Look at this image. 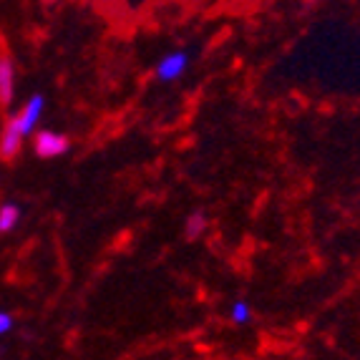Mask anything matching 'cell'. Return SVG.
<instances>
[{"mask_svg":"<svg viewBox=\"0 0 360 360\" xmlns=\"http://www.w3.org/2000/svg\"><path fill=\"white\" fill-rule=\"evenodd\" d=\"M20 222V207L15 202H6L0 207V232H13Z\"/></svg>","mask_w":360,"mask_h":360,"instance_id":"6","label":"cell"},{"mask_svg":"<svg viewBox=\"0 0 360 360\" xmlns=\"http://www.w3.org/2000/svg\"><path fill=\"white\" fill-rule=\"evenodd\" d=\"M43 111H46V96H43V94H33V96L23 103V108H20L18 114L11 116V121L18 127V131L23 134V136H30V134L36 131L38 121L43 119Z\"/></svg>","mask_w":360,"mask_h":360,"instance_id":"1","label":"cell"},{"mask_svg":"<svg viewBox=\"0 0 360 360\" xmlns=\"http://www.w3.org/2000/svg\"><path fill=\"white\" fill-rule=\"evenodd\" d=\"M15 98V63L11 56L0 53V106H11Z\"/></svg>","mask_w":360,"mask_h":360,"instance_id":"4","label":"cell"},{"mask_svg":"<svg viewBox=\"0 0 360 360\" xmlns=\"http://www.w3.org/2000/svg\"><path fill=\"white\" fill-rule=\"evenodd\" d=\"M13 328H15V320H13V315H11V312H6V310H0V338L8 335Z\"/></svg>","mask_w":360,"mask_h":360,"instance_id":"8","label":"cell"},{"mask_svg":"<svg viewBox=\"0 0 360 360\" xmlns=\"http://www.w3.org/2000/svg\"><path fill=\"white\" fill-rule=\"evenodd\" d=\"M43 3H49V6H53V3H58V0H43Z\"/></svg>","mask_w":360,"mask_h":360,"instance_id":"9","label":"cell"},{"mask_svg":"<svg viewBox=\"0 0 360 360\" xmlns=\"http://www.w3.org/2000/svg\"><path fill=\"white\" fill-rule=\"evenodd\" d=\"M189 68V53L186 51H172L156 63V78L162 84H174Z\"/></svg>","mask_w":360,"mask_h":360,"instance_id":"3","label":"cell"},{"mask_svg":"<svg viewBox=\"0 0 360 360\" xmlns=\"http://www.w3.org/2000/svg\"><path fill=\"white\" fill-rule=\"evenodd\" d=\"M33 149L41 159H58L68 151V136L51 129H41V131H33Z\"/></svg>","mask_w":360,"mask_h":360,"instance_id":"2","label":"cell"},{"mask_svg":"<svg viewBox=\"0 0 360 360\" xmlns=\"http://www.w3.org/2000/svg\"><path fill=\"white\" fill-rule=\"evenodd\" d=\"M229 320H232L234 325H247L250 320H252V307H250V302L245 300H237L232 307H229Z\"/></svg>","mask_w":360,"mask_h":360,"instance_id":"7","label":"cell"},{"mask_svg":"<svg viewBox=\"0 0 360 360\" xmlns=\"http://www.w3.org/2000/svg\"><path fill=\"white\" fill-rule=\"evenodd\" d=\"M207 227H210V217H207L205 212H199V210L192 212V214L184 219V237L189 242L199 240V237L207 232Z\"/></svg>","mask_w":360,"mask_h":360,"instance_id":"5","label":"cell"}]
</instances>
